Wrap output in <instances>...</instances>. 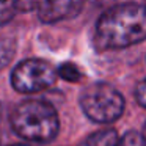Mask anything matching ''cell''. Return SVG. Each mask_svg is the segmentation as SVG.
<instances>
[{"mask_svg": "<svg viewBox=\"0 0 146 146\" xmlns=\"http://www.w3.org/2000/svg\"><path fill=\"white\" fill-rule=\"evenodd\" d=\"M146 39V8L127 2L108 8L96 24L94 47L98 50H116L130 47Z\"/></svg>", "mask_w": 146, "mask_h": 146, "instance_id": "6da1fadb", "label": "cell"}, {"mask_svg": "<svg viewBox=\"0 0 146 146\" xmlns=\"http://www.w3.org/2000/svg\"><path fill=\"white\" fill-rule=\"evenodd\" d=\"M10 124L21 138L35 143L52 141L60 129L55 107L39 99H27L17 104L11 111Z\"/></svg>", "mask_w": 146, "mask_h": 146, "instance_id": "7a4b0ae2", "label": "cell"}, {"mask_svg": "<svg viewBox=\"0 0 146 146\" xmlns=\"http://www.w3.org/2000/svg\"><path fill=\"white\" fill-rule=\"evenodd\" d=\"M80 108L90 121L110 124L124 111V98L115 86L104 82L88 85L80 94Z\"/></svg>", "mask_w": 146, "mask_h": 146, "instance_id": "3957f363", "label": "cell"}, {"mask_svg": "<svg viewBox=\"0 0 146 146\" xmlns=\"http://www.w3.org/2000/svg\"><path fill=\"white\" fill-rule=\"evenodd\" d=\"M57 69L41 58H27L17 63L11 72V85L19 93H38L57 82Z\"/></svg>", "mask_w": 146, "mask_h": 146, "instance_id": "277c9868", "label": "cell"}, {"mask_svg": "<svg viewBox=\"0 0 146 146\" xmlns=\"http://www.w3.org/2000/svg\"><path fill=\"white\" fill-rule=\"evenodd\" d=\"M86 0H41L38 3V16L41 22L54 24L77 16Z\"/></svg>", "mask_w": 146, "mask_h": 146, "instance_id": "5b68a950", "label": "cell"}, {"mask_svg": "<svg viewBox=\"0 0 146 146\" xmlns=\"http://www.w3.org/2000/svg\"><path fill=\"white\" fill-rule=\"evenodd\" d=\"M118 133L113 129H102L86 137L80 146H118Z\"/></svg>", "mask_w": 146, "mask_h": 146, "instance_id": "8992f818", "label": "cell"}, {"mask_svg": "<svg viewBox=\"0 0 146 146\" xmlns=\"http://www.w3.org/2000/svg\"><path fill=\"white\" fill-rule=\"evenodd\" d=\"M14 54H16V41L13 38L0 36V69L11 63Z\"/></svg>", "mask_w": 146, "mask_h": 146, "instance_id": "52a82bcc", "label": "cell"}, {"mask_svg": "<svg viewBox=\"0 0 146 146\" xmlns=\"http://www.w3.org/2000/svg\"><path fill=\"white\" fill-rule=\"evenodd\" d=\"M17 2L19 0H0V27L13 21L17 13Z\"/></svg>", "mask_w": 146, "mask_h": 146, "instance_id": "ba28073f", "label": "cell"}, {"mask_svg": "<svg viewBox=\"0 0 146 146\" xmlns=\"http://www.w3.org/2000/svg\"><path fill=\"white\" fill-rule=\"evenodd\" d=\"M58 77L68 80V82H79L82 79V72L74 63H63L57 69Z\"/></svg>", "mask_w": 146, "mask_h": 146, "instance_id": "9c48e42d", "label": "cell"}, {"mask_svg": "<svg viewBox=\"0 0 146 146\" xmlns=\"http://www.w3.org/2000/svg\"><path fill=\"white\" fill-rule=\"evenodd\" d=\"M118 146H146V143L141 133L135 132V130H130L118 141Z\"/></svg>", "mask_w": 146, "mask_h": 146, "instance_id": "30bf717a", "label": "cell"}, {"mask_svg": "<svg viewBox=\"0 0 146 146\" xmlns=\"http://www.w3.org/2000/svg\"><path fill=\"white\" fill-rule=\"evenodd\" d=\"M135 99L143 108H146V79L137 85L135 88Z\"/></svg>", "mask_w": 146, "mask_h": 146, "instance_id": "8fae6325", "label": "cell"}, {"mask_svg": "<svg viewBox=\"0 0 146 146\" xmlns=\"http://www.w3.org/2000/svg\"><path fill=\"white\" fill-rule=\"evenodd\" d=\"M2 119H3V108L0 105V141H2Z\"/></svg>", "mask_w": 146, "mask_h": 146, "instance_id": "7c38bea8", "label": "cell"}, {"mask_svg": "<svg viewBox=\"0 0 146 146\" xmlns=\"http://www.w3.org/2000/svg\"><path fill=\"white\" fill-rule=\"evenodd\" d=\"M141 135H143V138H145V143H146V129H145V132H143Z\"/></svg>", "mask_w": 146, "mask_h": 146, "instance_id": "4fadbf2b", "label": "cell"}, {"mask_svg": "<svg viewBox=\"0 0 146 146\" xmlns=\"http://www.w3.org/2000/svg\"><path fill=\"white\" fill-rule=\"evenodd\" d=\"M11 146H29V145H11Z\"/></svg>", "mask_w": 146, "mask_h": 146, "instance_id": "5bb4252c", "label": "cell"}, {"mask_svg": "<svg viewBox=\"0 0 146 146\" xmlns=\"http://www.w3.org/2000/svg\"><path fill=\"white\" fill-rule=\"evenodd\" d=\"M143 2H145V5H143V7H145V8H146V0H143Z\"/></svg>", "mask_w": 146, "mask_h": 146, "instance_id": "9a60e30c", "label": "cell"}]
</instances>
